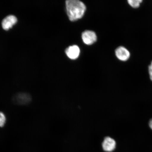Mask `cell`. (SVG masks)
<instances>
[{
  "label": "cell",
  "mask_w": 152,
  "mask_h": 152,
  "mask_svg": "<svg viewBox=\"0 0 152 152\" xmlns=\"http://www.w3.org/2000/svg\"><path fill=\"white\" fill-rule=\"evenodd\" d=\"M66 12L72 21L81 18L85 14L86 7L82 2L78 0H68L66 1Z\"/></svg>",
  "instance_id": "6da1fadb"
},
{
  "label": "cell",
  "mask_w": 152,
  "mask_h": 152,
  "mask_svg": "<svg viewBox=\"0 0 152 152\" xmlns=\"http://www.w3.org/2000/svg\"><path fill=\"white\" fill-rule=\"evenodd\" d=\"M31 98L30 95L27 93H18L13 97V102L15 104L20 105H26L29 104L31 101Z\"/></svg>",
  "instance_id": "7a4b0ae2"
},
{
  "label": "cell",
  "mask_w": 152,
  "mask_h": 152,
  "mask_svg": "<svg viewBox=\"0 0 152 152\" xmlns=\"http://www.w3.org/2000/svg\"><path fill=\"white\" fill-rule=\"evenodd\" d=\"M102 147L104 151L112 152L116 147V142L111 137L106 136L104 138L102 142Z\"/></svg>",
  "instance_id": "3957f363"
},
{
  "label": "cell",
  "mask_w": 152,
  "mask_h": 152,
  "mask_svg": "<svg viewBox=\"0 0 152 152\" xmlns=\"http://www.w3.org/2000/svg\"><path fill=\"white\" fill-rule=\"evenodd\" d=\"M83 41L85 44L90 45L96 42L97 37L94 32L86 30L83 32L82 35Z\"/></svg>",
  "instance_id": "277c9868"
},
{
  "label": "cell",
  "mask_w": 152,
  "mask_h": 152,
  "mask_svg": "<svg viewBox=\"0 0 152 152\" xmlns=\"http://www.w3.org/2000/svg\"><path fill=\"white\" fill-rule=\"evenodd\" d=\"M115 55L118 58L122 61H126L130 58L131 54L128 49L124 47H119L116 49Z\"/></svg>",
  "instance_id": "5b68a950"
},
{
  "label": "cell",
  "mask_w": 152,
  "mask_h": 152,
  "mask_svg": "<svg viewBox=\"0 0 152 152\" xmlns=\"http://www.w3.org/2000/svg\"><path fill=\"white\" fill-rule=\"evenodd\" d=\"M18 22V19L14 15H10L6 17L1 23L4 29L8 30L12 28Z\"/></svg>",
  "instance_id": "8992f818"
},
{
  "label": "cell",
  "mask_w": 152,
  "mask_h": 152,
  "mask_svg": "<svg viewBox=\"0 0 152 152\" xmlns=\"http://www.w3.org/2000/svg\"><path fill=\"white\" fill-rule=\"evenodd\" d=\"M65 53L68 58L72 60H75L78 58L80 53V49L77 45H73L67 48Z\"/></svg>",
  "instance_id": "52a82bcc"
},
{
  "label": "cell",
  "mask_w": 152,
  "mask_h": 152,
  "mask_svg": "<svg viewBox=\"0 0 152 152\" xmlns=\"http://www.w3.org/2000/svg\"><path fill=\"white\" fill-rule=\"evenodd\" d=\"M143 2V0H128V1L129 4L134 9L139 8Z\"/></svg>",
  "instance_id": "ba28073f"
},
{
  "label": "cell",
  "mask_w": 152,
  "mask_h": 152,
  "mask_svg": "<svg viewBox=\"0 0 152 152\" xmlns=\"http://www.w3.org/2000/svg\"><path fill=\"white\" fill-rule=\"evenodd\" d=\"M6 122V118L4 113L0 112V127L4 126Z\"/></svg>",
  "instance_id": "9c48e42d"
},
{
  "label": "cell",
  "mask_w": 152,
  "mask_h": 152,
  "mask_svg": "<svg viewBox=\"0 0 152 152\" xmlns=\"http://www.w3.org/2000/svg\"><path fill=\"white\" fill-rule=\"evenodd\" d=\"M148 69L150 79L152 81V60L148 66Z\"/></svg>",
  "instance_id": "30bf717a"
},
{
  "label": "cell",
  "mask_w": 152,
  "mask_h": 152,
  "mask_svg": "<svg viewBox=\"0 0 152 152\" xmlns=\"http://www.w3.org/2000/svg\"><path fill=\"white\" fill-rule=\"evenodd\" d=\"M149 126L150 128H151L152 130V119H151L149 121Z\"/></svg>",
  "instance_id": "8fae6325"
}]
</instances>
